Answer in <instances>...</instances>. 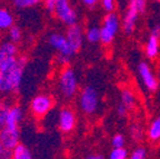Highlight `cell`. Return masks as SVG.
Listing matches in <instances>:
<instances>
[{
  "label": "cell",
  "instance_id": "6da1fadb",
  "mask_svg": "<svg viewBox=\"0 0 160 159\" xmlns=\"http://www.w3.org/2000/svg\"><path fill=\"white\" fill-rule=\"evenodd\" d=\"M27 65L26 56H18L17 59L0 69V96L7 97L19 90Z\"/></svg>",
  "mask_w": 160,
  "mask_h": 159
},
{
  "label": "cell",
  "instance_id": "7a4b0ae2",
  "mask_svg": "<svg viewBox=\"0 0 160 159\" xmlns=\"http://www.w3.org/2000/svg\"><path fill=\"white\" fill-rule=\"evenodd\" d=\"M48 42L51 48L58 52L56 56V62L57 65L65 67L70 62L71 58L76 55L72 48L70 47L69 42L65 35L60 33H52L48 37Z\"/></svg>",
  "mask_w": 160,
  "mask_h": 159
},
{
  "label": "cell",
  "instance_id": "3957f363",
  "mask_svg": "<svg viewBox=\"0 0 160 159\" xmlns=\"http://www.w3.org/2000/svg\"><path fill=\"white\" fill-rule=\"evenodd\" d=\"M57 87L60 96L65 99H72L78 92L79 84L75 70L70 67H63L60 70L57 79Z\"/></svg>",
  "mask_w": 160,
  "mask_h": 159
},
{
  "label": "cell",
  "instance_id": "277c9868",
  "mask_svg": "<svg viewBox=\"0 0 160 159\" xmlns=\"http://www.w3.org/2000/svg\"><path fill=\"white\" fill-rule=\"evenodd\" d=\"M121 27L119 16L116 13H107L100 26V42L103 46H109L115 40Z\"/></svg>",
  "mask_w": 160,
  "mask_h": 159
},
{
  "label": "cell",
  "instance_id": "5b68a950",
  "mask_svg": "<svg viewBox=\"0 0 160 159\" xmlns=\"http://www.w3.org/2000/svg\"><path fill=\"white\" fill-rule=\"evenodd\" d=\"M78 105L81 111L86 115H93L99 108V95L95 87L86 86L80 91L78 97Z\"/></svg>",
  "mask_w": 160,
  "mask_h": 159
},
{
  "label": "cell",
  "instance_id": "8992f818",
  "mask_svg": "<svg viewBox=\"0 0 160 159\" xmlns=\"http://www.w3.org/2000/svg\"><path fill=\"white\" fill-rule=\"evenodd\" d=\"M53 13L63 25L68 27L75 25L78 21L77 11L70 5V0H56Z\"/></svg>",
  "mask_w": 160,
  "mask_h": 159
},
{
  "label": "cell",
  "instance_id": "52a82bcc",
  "mask_svg": "<svg viewBox=\"0 0 160 159\" xmlns=\"http://www.w3.org/2000/svg\"><path fill=\"white\" fill-rule=\"evenodd\" d=\"M55 100L48 94H39L30 101V112L33 117L42 118L53 108Z\"/></svg>",
  "mask_w": 160,
  "mask_h": 159
},
{
  "label": "cell",
  "instance_id": "ba28073f",
  "mask_svg": "<svg viewBox=\"0 0 160 159\" xmlns=\"http://www.w3.org/2000/svg\"><path fill=\"white\" fill-rule=\"evenodd\" d=\"M137 71L140 80L143 84V86L147 88V90L153 92L158 89V87H159L158 78L156 77L155 72H153V70L151 69V67H150L147 61H143V60L140 61L138 64Z\"/></svg>",
  "mask_w": 160,
  "mask_h": 159
},
{
  "label": "cell",
  "instance_id": "9c48e42d",
  "mask_svg": "<svg viewBox=\"0 0 160 159\" xmlns=\"http://www.w3.org/2000/svg\"><path fill=\"white\" fill-rule=\"evenodd\" d=\"M139 15L140 13L139 10H138V8L136 7V5L131 0H129V3H128L126 13L122 18V21H121V28H122L123 33L127 36L132 35L135 33Z\"/></svg>",
  "mask_w": 160,
  "mask_h": 159
},
{
  "label": "cell",
  "instance_id": "30bf717a",
  "mask_svg": "<svg viewBox=\"0 0 160 159\" xmlns=\"http://www.w3.org/2000/svg\"><path fill=\"white\" fill-rule=\"evenodd\" d=\"M77 124L76 114L70 107H63L58 114V128L63 134H69L75 129Z\"/></svg>",
  "mask_w": 160,
  "mask_h": 159
},
{
  "label": "cell",
  "instance_id": "8fae6325",
  "mask_svg": "<svg viewBox=\"0 0 160 159\" xmlns=\"http://www.w3.org/2000/svg\"><path fill=\"white\" fill-rule=\"evenodd\" d=\"M20 129L19 127H7L5 126L0 129V142L5 150H11L19 144Z\"/></svg>",
  "mask_w": 160,
  "mask_h": 159
},
{
  "label": "cell",
  "instance_id": "7c38bea8",
  "mask_svg": "<svg viewBox=\"0 0 160 159\" xmlns=\"http://www.w3.org/2000/svg\"><path fill=\"white\" fill-rule=\"evenodd\" d=\"M65 36L67 38L68 42H69L70 47L72 48L75 54H77L80 50V48L82 47L83 40H85V31H83L82 27L78 23L69 26L67 28Z\"/></svg>",
  "mask_w": 160,
  "mask_h": 159
},
{
  "label": "cell",
  "instance_id": "4fadbf2b",
  "mask_svg": "<svg viewBox=\"0 0 160 159\" xmlns=\"http://www.w3.org/2000/svg\"><path fill=\"white\" fill-rule=\"evenodd\" d=\"M18 57V46L10 40L0 44V69L8 66Z\"/></svg>",
  "mask_w": 160,
  "mask_h": 159
},
{
  "label": "cell",
  "instance_id": "5bb4252c",
  "mask_svg": "<svg viewBox=\"0 0 160 159\" xmlns=\"http://www.w3.org/2000/svg\"><path fill=\"white\" fill-rule=\"evenodd\" d=\"M23 118V111L22 108L18 105H11L9 111L7 115V120L6 125L7 127H19L20 122Z\"/></svg>",
  "mask_w": 160,
  "mask_h": 159
},
{
  "label": "cell",
  "instance_id": "9a60e30c",
  "mask_svg": "<svg viewBox=\"0 0 160 159\" xmlns=\"http://www.w3.org/2000/svg\"><path fill=\"white\" fill-rule=\"evenodd\" d=\"M160 47V38L156 37L153 35H150L147 42L145 45V54L149 59H155L159 55Z\"/></svg>",
  "mask_w": 160,
  "mask_h": 159
},
{
  "label": "cell",
  "instance_id": "2e32d148",
  "mask_svg": "<svg viewBox=\"0 0 160 159\" xmlns=\"http://www.w3.org/2000/svg\"><path fill=\"white\" fill-rule=\"evenodd\" d=\"M147 137L152 142H158L160 140V115L149 124L147 128Z\"/></svg>",
  "mask_w": 160,
  "mask_h": 159
},
{
  "label": "cell",
  "instance_id": "e0dca14e",
  "mask_svg": "<svg viewBox=\"0 0 160 159\" xmlns=\"http://www.w3.org/2000/svg\"><path fill=\"white\" fill-rule=\"evenodd\" d=\"M120 102L127 108L128 110H132L136 107V95L129 88H123L120 92Z\"/></svg>",
  "mask_w": 160,
  "mask_h": 159
},
{
  "label": "cell",
  "instance_id": "ac0fdd59",
  "mask_svg": "<svg viewBox=\"0 0 160 159\" xmlns=\"http://www.w3.org/2000/svg\"><path fill=\"white\" fill-rule=\"evenodd\" d=\"M10 159H33L32 152L26 145L18 144L10 152Z\"/></svg>",
  "mask_w": 160,
  "mask_h": 159
},
{
  "label": "cell",
  "instance_id": "d6986e66",
  "mask_svg": "<svg viewBox=\"0 0 160 159\" xmlns=\"http://www.w3.org/2000/svg\"><path fill=\"white\" fill-rule=\"evenodd\" d=\"M13 18L12 13L6 8H0V31H6L11 26H13Z\"/></svg>",
  "mask_w": 160,
  "mask_h": 159
},
{
  "label": "cell",
  "instance_id": "ffe728a7",
  "mask_svg": "<svg viewBox=\"0 0 160 159\" xmlns=\"http://www.w3.org/2000/svg\"><path fill=\"white\" fill-rule=\"evenodd\" d=\"M85 39L90 44H97L100 41V27L97 25H91L86 29Z\"/></svg>",
  "mask_w": 160,
  "mask_h": 159
},
{
  "label": "cell",
  "instance_id": "44dd1931",
  "mask_svg": "<svg viewBox=\"0 0 160 159\" xmlns=\"http://www.w3.org/2000/svg\"><path fill=\"white\" fill-rule=\"evenodd\" d=\"M8 38L11 42L13 44H18V42L21 41L22 39V31H21V28L19 26H11V27L8 29Z\"/></svg>",
  "mask_w": 160,
  "mask_h": 159
},
{
  "label": "cell",
  "instance_id": "7402d4cb",
  "mask_svg": "<svg viewBox=\"0 0 160 159\" xmlns=\"http://www.w3.org/2000/svg\"><path fill=\"white\" fill-rule=\"evenodd\" d=\"M42 0H12V5L17 9H28L38 6Z\"/></svg>",
  "mask_w": 160,
  "mask_h": 159
},
{
  "label": "cell",
  "instance_id": "603a6c76",
  "mask_svg": "<svg viewBox=\"0 0 160 159\" xmlns=\"http://www.w3.org/2000/svg\"><path fill=\"white\" fill-rule=\"evenodd\" d=\"M10 107H11V105L8 104L7 101L0 100V129H2L5 127L6 120H7V115Z\"/></svg>",
  "mask_w": 160,
  "mask_h": 159
},
{
  "label": "cell",
  "instance_id": "cb8c5ba5",
  "mask_svg": "<svg viewBox=\"0 0 160 159\" xmlns=\"http://www.w3.org/2000/svg\"><path fill=\"white\" fill-rule=\"evenodd\" d=\"M129 135L131 137V139L135 140V141H139V140L142 139L143 132L141 126H139L138 124H132L129 127Z\"/></svg>",
  "mask_w": 160,
  "mask_h": 159
},
{
  "label": "cell",
  "instance_id": "d4e9b609",
  "mask_svg": "<svg viewBox=\"0 0 160 159\" xmlns=\"http://www.w3.org/2000/svg\"><path fill=\"white\" fill-rule=\"evenodd\" d=\"M128 150L125 147L122 148H112L108 155V159H127Z\"/></svg>",
  "mask_w": 160,
  "mask_h": 159
},
{
  "label": "cell",
  "instance_id": "484cf974",
  "mask_svg": "<svg viewBox=\"0 0 160 159\" xmlns=\"http://www.w3.org/2000/svg\"><path fill=\"white\" fill-rule=\"evenodd\" d=\"M147 158V149L145 147H137L130 155H128L127 159H146Z\"/></svg>",
  "mask_w": 160,
  "mask_h": 159
},
{
  "label": "cell",
  "instance_id": "4316f807",
  "mask_svg": "<svg viewBox=\"0 0 160 159\" xmlns=\"http://www.w3.org/2000/svg\"><path fill=\"white\" fill-rule=\"evenodd\" d=\"M111 145H112V148H122L126 145V138L123 137V135L116 134L111 139Z\"/></svg>",
  "mask_w": 160,
  "mask_h": 159
},
{
  "label": "cell",
  "instance_id": "83f0119b",
  "mask_svg": "<svg viewBox=\"0 0 160 159\" xmlns=\"http://www.w3.org/2000/svg\"><path fill=\"white\" fill-rule=\"evenodd\" d=\"M100 3L107 13H112L116 8V1L115 0H100Z\"/></svg>",
  "mask_w": 160,
  "mask_h": 159
},
{
  "label": "cell",
  "instance_id": "f1b7e54d",
  "mask_svg": "<svg viewBox=\"0 0 160 159\" xmlns=\"http://www.w3.org/2000/svg\"><path fill=\"white\" fill-rule=\"evenodd\" d=\"M131 1H132V3L136 5V7L138 8L140 15L146 13V10H147V5H148V0H131Z\"/></svg>",
  "mask_w": 160,
  "mask_h": 159
},
{
  "label": "cell",
  "instance_id": "f546056e",
  "mask_svg": "<svg viewBox=\"0 0 160 159\" xmlns=\"http://www.w3.org/2000/svg\"><path fill=\"white\" fill-rule=\"evenodd\" d=\"M116 111H117V115L119 116V117H126L129 110H128L127 108H126L125 106L121 104V102H119V104H118V106H117V109H116Z\"/></svg>",
  "mask_w": 160,
  "mask_h": 159
},
{
  "label": "cell",
  "instance_id": "4dcf8cb0",
  "mask_svg": "<svg viewBox=\"0 0 160 159\" xmlns=\"http://www.w3.org/2000/svg\"><path fill=\"white\" fill-rule=\"evenodd\" d=\"M55 1L56 0H42V3H45V7L48 13H53V10H55Z\"/></svg>",
  "mask_w": 160,
  "mask_h": 159
},
{
  "label": "cell",
  "instance_id": "1f68e13d",
  "mask_svg": "<svg viewBox=\"0 0 160 159\" xmlns=\"http://www.w3.org/2000/svg\"><path fill=\"white\" fill-rule=\"evenodd\" d=\"M81 3L88 8H93L100 3V0H81Z\"/></svg>",
  "mask_w": 160,
  "mask_h": 159
},
{
  "label": "cell",
  "instance_id": "d6a6232c",
  "mask_svg": "<svg viewBox=\"0 0 160 159\" xmlns=\"http://www.w3.org/2000/svg\"><path fill=\"white\" fill-rule=\"evenodd\" d=\"M150 35H153V36H156V37L160 38V23H156V25L151 28Z\"/></svg>",
  "mask_w": 160,
  "mask_h": 159
},
{
  "label": "cell",
  "instance_id": "836d02e7",
  "mask_svg": "<svg viewBox=\"0 0 160 159\" xmlns=\"http://www.w3.org/2000/svg\"><path fill=\"white\" fill-rule=\"evenodd\" d=\"M83 159H106V158L103 156H101V155L91 154V155H88V156H86Z\"/></svg>",
  "mask_w": 160,
  "mask_h": 159
},
{
  "label": "cell",
  "instance_id": "e575fe53",
  "mask_svg": "<svg viewBox=\"0 0 160 159\" xmlns=\"http://www.w3.org/2000/svg\"><path fill=\"white\" fill-rule=\"evenodd\" d=\"M10 152H11V151H9V150H6L5 154L2 155V157H1L0 159H10Z\"/></svg>",
  "mask_w": 160,
  "mask_h": 159
},
{
  "label": "cell",
  "instance_id": "d590c367",
  "mask_svg": "<svg viewBox=\"0 0 160 159\" xmlns=\"http://www.w3.org/2000/svg\"><path fill=\"white\" fill-rule=\"evenodd\" d=\"M5 151H6V150L3 149L2 145H1V142H0V158H1V157H2V155L5 154Z\"/></svg>",
  "mask_w": 160,
  "mask_h": 159
},
{
  "label": "cell",
  "instance_id": "8d00e7d4",
  "mask_svg": "<svg viewBox=\"0 0 160 159\" xmlns=\"http://www.w3.org/2000/svg\"><path fill=\"white\" fill-rule=\"evenodd\" d=\"M158 85H159L160 87V70H159V75H158Z\"/></svg>",
  "mask_w": 160,
  "mask_h": 159
},
{
  "label": "cell",
  "instance_id": "74e56055",
  "mask_svg": "<svg viewBox=\"0 0 160 159\" xmlns=\"http://www.w3.org/2000/svg\"><path fill=\"white\" fill-rule=\"evenodd\" d=\"M158 1H159V3H160V0H158Z\"/></svg>",
  "mask_w": 160,
  "mask_h": 159
},
{
  "label": "cell",
  "instance_id": "f35d334b",
  "mask_svg": "<svg viewBox=\"0 0 160 159\" xmlns=\"http://www.w3.org/2000/svg\"><path fill=\"white\" fill-rule=\"evenodd\" d=\"M1 1H2V0H0V3H1Z\"/></svg>",
  "mask_w": 160,
  "mask_h": 159
}]
</instances>
